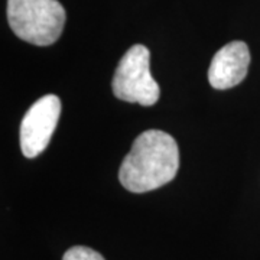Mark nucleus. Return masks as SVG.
<instances>
[{"label": "nucleus", "instance_id": "nucleus-1", "mask_svg": "<svg viewBox=\"0 0 260 260\" xmlns=\"http://www.w3.org/2000/svg\"><path fill=\"white\" fill-rule=\"evenodd\" d=\"M178 169L177 140L162 130H146L135 139L121 162L119 181L130 192L142 194L169 184Z\"/></svg>", "mask_w": 260, "mask_h": 260}, {"label": "nucleus", "instance_id": "nucleus-2", "mask_svg": "<svg viewBox=\"0 0 260 260\" xmlns=\"http://www.w3.org/2000/svg\"><path fill=\"white\" fill-rule=\"evenodd\" d=\"M8 20L22 41L48 47L64 30L65 9L58 0H8Z\"/></svg>", "mask_w": 260, "mask_h": 260}, {"label": "nucleus", "instance_id": "nucleus-3", "mask_svg": "<svg viewBox=\"0 0 260 260\" xmlns=\"http://www.w3.org/2000/svg\"><path fill=\"white\" fill-rule=\"evenodd\" d=\"M113 94L123 102L153 106L159 100V85L150 74V52L145 45H133L123 55L112 81Z\"/></svg>", "mask_w": 260, "mask_h": 260}, {"label": "nucleus", "instance_id": "nucleus-4", "mask_svg": "<svg viewBox=\"0 0 260 260\" xmlns=\"http://www.w3.org/2000/svg\"><path fill=\"white\" fill-rule=\"evenodd\" d=\"M61 114V100L48 94L35 102L20 123V149L26 158L32 159L41 155L52 138Z\"/></svg>", "mask_w": 260, "mask_h": 260}, {"label": "nucleus", "instance_id": "nucleus-5", "mask_svg": "<svg viewBox=\"0 0 260 260\" xmlns=\"http://www.w3.org/2000/svg\"><path fill=\"white\" fill-rule=\"evenodd\" d=\"M250 65V51L242 41H233L214 55L208 81L217 90L236 87L246 78Z\"/></svg>", "mask_w": 260, "mask_h": 260}, {"label": "nucleus", "instance_id": "nucleus-6", "mask_svg": "<svg viewBox=\"0 0 260 260\" xmlns=\"http://www.w3.org/2000/svg\"><path fill=\"white\" fill-rule=\"evenodd\" d=\"M62 260H106L99 251L85 246H74L64 253Z\"/></svg>", "mask_w": 260, "mask_h": 260}]
</instances>
